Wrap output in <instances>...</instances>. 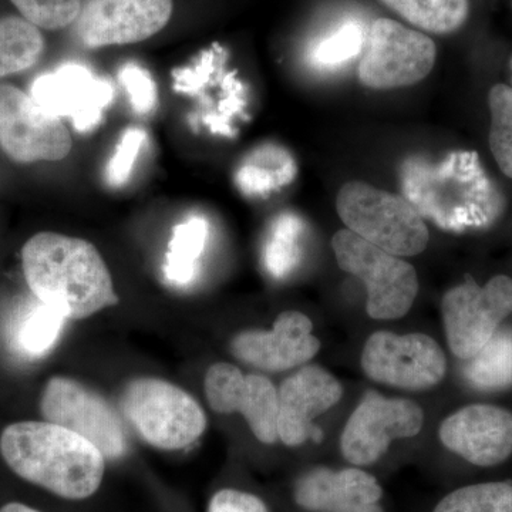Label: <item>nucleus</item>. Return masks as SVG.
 <instances>
[{"instance_id": "393cba45", "label": "nucleus", "mask_w": 512, "mask_h": 512, "mask_svg": "<svg viewBox=\"0 0 512 512\" xmlns=\"http://www.w3.org/2000/svg\"><path fill=\"white\" fill-rule=\"evenodd\" d=\"M433 512H512V485L484 483L458 488Z\"/></svg>"}, {"instance_id": "bb28decb", "label": "nucleus", "mask_w": 512, "mask_h": 512, "mask_svg": "<svg viewBox=\"0 0 512 512\" xmlns=\"http://www.w3.org/2000/svg\"><path fill=\"white\" fill-rule=\"evenodd\" d=\"M366 33L357 22H346L338 30L320 40L313 47V63L322 67H336L346 63L362 52L365 47Z\"/></svg>"}, {"instance_id": "aec40b11", "label": "nucleus", "mask_w": 512, "mask_h": 512, "mask_svg": "<svg viewBox=\"0 0 512 512\" xmlns=\"http://www.w3.org/2000/svg\"><path fill=\"white\" fill-rule=\"evenodd\" d=\"M464 377L481 392H497L512 386V329H501L484 348L467 360Z\"/></svg>"}, {"instance_id": "39448f33", "label": "nucleus", "mask_w": 512, "mask_h": 512, "mask_svg": "<svg viewBox=\"0 0 512 512\" xmlns=\"http://www.w3.org/2000/svg\"><path fill=\"white\" fill-rule=\"evenodd\" d=\"M332 247L340 268L366 285L370 318L399 319L410 311L419 292V279L409 262L357 237L348 228L336 232Z\"/></svg>"}, {"instance_id": "2f4dec72", "label": "nucleus", "mask_w": 512, "mask_h": 512, "mask_svg": "<svg viewBox=\"0 0 512 512\" xmlns=\"http://www.w3.org/2000/svg\"><path fill=\"white\" fill-rule=\"evenodd\" d=\"M0 512H40L35 510V508H30L28 505L20 504V503H9L3 505L0 508Z\"/></svg>"}, {"instance_id": "20e7f679", "label": "nucleus", "mask_w": 512, "mask_h": 512, "mask_svg": "<svg viewBox=\"0 0 512 512\" xmlns=\"http://www.w3.org/2000/svg\"><path fill=\"white\" fill-rule=\"evenodd\" d=\"M121 409L137 433L161 450H181L207 429V417L194 397L165 380L143 377L128 383Z\"/></svg>"}, {"instance_id": "f3484780", "label": "nucleus", "mask_w": 512, "mask_h": 512, "mask_svg": "<svg viewBox=\"0 0 512 512\" xmlns=\"http://www.w3.org/2000/svg\"><path fill=\"white\" fill-rule=\"evenodd\" d=\"M313 325L301 312L281 313L269 332L249 330L232 340V352L241 362L266 370L284 372L309 362L319 352Z\"/></svg>"}, {"instance_id": "423d86ee", "label": "nucleus", "mask_w": 512, "mask_h": 512, "mask_svg": "<svg viewBox=\"0 0 512 512\" xmlns=\"http://www.w3.org/2000/svg\"><path fill=\"white\" fill-rule=\"evenodd\" d=\"M436 53V45L424 33L392 19H376L366 33L360 83L377 90L413 86L433 70Z\"/></svg>"}, {"instance_id": "7c9ffc66", "label": "nucleus", "mask_w": 512, "mask_h": 512, "mask_svg": "<svg viewBox=\"0 0 512 512\" xmlns=\"http://www.w3.org/2000/svg\"><path fill=\"white\" fill-rule=\"evenodd\" d=\"M208 512H269L264 501L254 494L221 490L212 497Z\"/></svg>"}, {"instance_id": "9b49d317", "label": "nucleus", "mask_w": 512, "mask_h": 512, "mask_svg": "<svg viewBox=\"0 0 512 512\" xmlns=\"http://www.w3.org/2000/svg\"><path fill=\"white\" fill-rule=\"evenodd\" d=\"M423 420V410L412 400L386 399L369 392L346 423L340 450L353 466H370L393 440L417 436Z\"/></svg>"}, {"instance_id": "f257e3e1", "label": "nucleus", "mask_w": 512, "mask_h": 512, "mask_svg": "<svg viewBox=\"0 0 512 512\" xmlns=\"http://www.w3.org/2000/svg\"><path fill=\"white\" fill-rule=\"evenodd\" d=\"M26 282L37 301L66 319H84L119 303L109 268L82 238L40 232L22 249Z\"/></svg>"}, {"instance_id": "f03ea898", "label": "nucleus", "mask_w": 512, "mask_h": 512, "mask_svg": "<svg viewBox=\"0 0 512 512\" xmlns=\"http://www.w3.org/2000/svg\"><path fill=\"white\" fill-rule=\"evenodd\" d=\"M0 454L13 473L69 500L99 490L104 458L79 434L49 421L10 424L0 436Z\"/></svg>"}, {"instance_id": "c756f323", "label": "nucleus", "mask_w": 512, "mask_h": 512, "mask_svg": "<svg viewBox=\"0 0 512 512\" xmlns=\"http://www.w3.org/2000/svg\"><path fill=\"white\" fill-rule=\"evenodd\" d=\"M119 82L126 90L131 107L138 114H150L157 107V84L147 69L138 63H126L119 72Z\"/></svg>"}, {"instance_id": "2eb2a0df", "label": "nucleus", "mask_w": 512, "mask_h": 512, "mask_svg": "<svg viewBox=\"0 0 512 512\" xmlns=\"http://www.w3.org/2000/svg\"><path fill=\"white\" fill-rule=\"evenodd\" d=\"M440 440L474 466H497L512 454V414L488 404L464 407L441 423Z\"/></svg>"}, {"instance_id": "9d476101", "label": "nucleus", "mask_w": 512, "mask_h": 512, "mask_svg": "<svg viewBox=\"0 0 512 512\" xmlns=\"http://www.w3.org/2000/svg\"><path fill=\"white\" fill-rule=\"evenodd\" d=\"M362 367L375 382L400 389L424 390L443 380L447 362L439 343L429 336L376 332L367 339Z\"/></svg>"}, {"instance_id": "cd10ccee", "label": "nucleus", "mask_w": 512, "mask_h": 512, "mask_svg": "<svg viewBox=\"0 0 512 512\" xmlns=\"http://www.w3.org/2000/svg\"><path fill=\"white\" fill-rule=\"evenodd\" d=\"M23 19L36 28L59 30L72 26L82 12V0H10Z\"/></svg>"}, {"instance_id": "0eeeda50", "label": "nucleus", "mask_w": 512, "mask_h": 512, "mask_svg": "<svg viewBox=\"0 0 512 512\" xmlns=\"http://www.w3.org/2000/svg\"><path fill=\"white\" fill-rule=\"evenodd\" d=\"M441 311L451 352L471 359L511 315L512 279L497 275L484 286L468 279L444 295Z\"/></svg>"}, {"instance_id": "ddd939ff", "label": "nucleus", "mask_w": 512, "mask_h": 512, "mask_svg": "<svg viewBox=\"0 0 512 512\" xmlns=\"http://www.w3.org/2000/svg\"><path fill=\"white\" fill-rule=\"evenodd\" d=\"M173 9V0H87L74 33L87 49L131 45L161 32Z\"/></svg>"}, {"instance_id": "4be33fe9", "label": "nucleus", "mask_w": 512, "mask_h": 512, "mask_svg": "<svg viewBox=\"0 0 512 512\" xmlns=\"http://www.w3.org/2000/svg\"><path fill=\"white\" fill-rule=\"evenodd\" d=\"M397 15L421 30L448 35L466 23L468 0H382Z\"/></svg>"}, {"instance_id": "1a4fd4ad", "label": "nucleus", "mask_w": 512, "mask_h": 512, "mask_svg": "<svg viewBox=\"0 0 512 512\" xmlns=\"http://www.w3.org/2000/svg\"><path fill=\"white\" fill-rule=\"evenodd\" d=\"M73 141L63 120L43 110L30 94L0 84V148L19 164L62 161Z\"/></svg>"}, {"instance_id": "412c9836", "label": "nucleus", "mask_w": 512, "mask_h": 512, "mask_svg": "<svg viewBox=\"0 0 512 512\" xmlns=\"http://www.w3.org/2000/svg\"><path fill=\"white\" fill-rule=\"evenodd\" d=\"M45 52V37L18 16L0 19V79L29 70Z\"/></svg>"}, {"instance_id": "dca6fc26", "label": "nucleus", "mask_w": 512, "mask_h": 512, "mask_svg": "<svg viewBox=\"0 0 512 512\" xmlns=\"http://www.w3.org/2000/svg\"><path fill=\"white\" fill-rule=\"evenodd\" d=\"M342 386L318 366H306L288 377L278 390V436L286 446H301L306 440L319 441L320 430L312 426L320 416L342 399Z\"/></svg>"}, {"instance_id": "4468645a", "label": "nucleus", "mask_w": 512, "mask_h": 512, "mask_svg": "<svg viewBox=\"0 0 512 512\" xmlns=\"http://www.w3.org/2000/svg\"><path fill=\"white\" fill-rule=\"evenodd\" d=\"M205 394L214 412L241 413L262 443L279 439L278 390L268 377L244 375L234 365L217 363L205 376Z\"/></svg>"}, {"instance_id": "6ab92c4d", "label": "nucleus", "mask_w": 512, "mask_h": 512, "mask_svg": "<svg viewBox=\"0 0 512 512\" xmlns=\"http://www.w3.org/2000/svg\"><path fill=\"white\" fill-rule=\"evenodd\" d=\"M208 235L210 225L200 215L175 225L164 262V276L171 285L187 286L195 281Z\"/></svg>"}, {"instance_id": "f8f14e48", "label": "nucleus", "mask_w": 512, "mask_h": 512, "mask_svg": "<svg viewBox=\"0 0 512 512\" xmlns=\"http://www.w3.org/2000/svg\"><path fill=\"white\" fill-rule=\"evenodd\" d=\"M110 80L94 74L80 63H66L53 72L40 74L30 86V96L57 119H69L77 133L99 127L114 99Z\"/></svg>"}, {"instance_id": "473e14b6", "label": "nucleus", "mask_w": 512, "mask_h": 512, "mask_svg": "<svg viewBox=\"0 0 512 512\" xmlns=\"http://www.w3.org/2000/svg\"><path fill=\"white\" fill-rule=\"evenodd\" d=\"M510 69H511V73H512V56H511V59H510ZM511 82H512V79H511Z\"/></svg>"}, {"instance_id": "c85d7f7f", "label": "nucleus", "mask_w": 512, "mask_h": 512, "mask_svg": "<svg viewBox=\"0 0 512 512\" xmlns=\"http://www.w3.org/2000/svg\"><path fill=\"white\" fill-rule=\"evenodd\" d=\"M148 136L140 127H128L121 134L116 150L106 167V181L110 187H124L133 175L141 151L146 146Z\"/></svg>"}, {"instance_id": "6e6552de", "label": "nucleus", "mask_w": 512, "mask_h": 512, "mask_svg": "<svg viewBox=\"0 0 512 512\" xmlns=\"http://www.w3.org/2000/svg\"><path fill=\"white\" fill-rule=\"evenodd\" d=\"M40 410L49 423L79 434L94 444L104 458H120L127 451V436L119 414L99 393L69 377L47 382Z\"/></svg>"}, {"instance_id": "7ed1b4c3", "label": "nucleus", "mask_w": 512, "mask_h": 512, "mask_svg": "<svg viewBox=\"0 0 512 512\" xmlns=\"http://www.w3.org/2000/svg\"><path fill=\"white\" fill-rule=\"evenodd\" d=\"M336 210L349 231L389 254L419 255L429 244L419 211L392 192L350 181L340 188Z\"/></svg>"}, {"instance_id": "a211bd4d", "label": "nucleus", "mask_w": 512, "mask_h": 512, "mask_svg": "<svg viewBox=\"0 0 512 512\" xmlns=\"http://www.w3.org/2000/svg\"><path fill=\"white\" fill-rule=\"evenodd\" d=\"M382 497L376 478L360 468H313L295 487L296 504L311 512H384Z\"/></svg>"}, {"instance_id": "a878e982", "label": "nucleus", "mask_w": 512, "mask_h": 512, "mask_svg": "<svg viewBox=\"0 0 512 512\" xmlns=\"http://www.w3.org/2000/svg\"><path fill=\"white\" fill-rule=\"evenodd\" d=\"M490 148L498 167L512 178V87L495 84L488 94Z\"/></svg>"}, {"instance_id": "5701e85b", "label": "nucleus", "mask_w": 512, "mask_h": 512, "mask_svg": "<svg viewBox=\"0 0 512 512\" xmlns=\"http://www.w3.org/2000/svg\"><path fill=\"white\" fill-rule=\"evenodd\" d=\"M66 320L56 309L37 301L19 322L15 333L16 346L30 357L47 355L56 345Z\"/></svg>"}, {"instance_id": "b1692460", "label": "nucleus", "mask_w": 512, "mask_h": 512, "mask_svg": "<svg viewBox=\"0 0 512 512\" xmlns=\"http://www.w3.org/2000/svg\"><path fill=\"white\" fill-rule=\"evenodd\" d=\"M301 232V221L289 214L281 215L272 225L264 248V264L274 278H285L298 265Z\"/></svg>"}]
</instances>
